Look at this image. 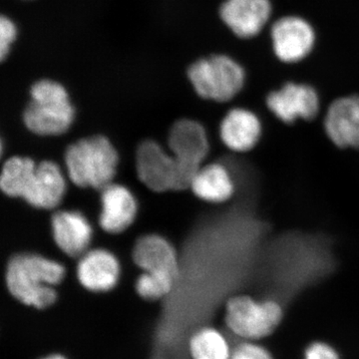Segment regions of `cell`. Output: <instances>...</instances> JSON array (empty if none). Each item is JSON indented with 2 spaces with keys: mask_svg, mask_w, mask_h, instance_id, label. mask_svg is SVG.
<instances>
[{
  "mask_svg": "<svg viewBox=\"0 0 359 359\" xmlns=\"http://www.w3.org/2000/svg\"><path fill=\"white\" fill-rule=\"evenodd\" d=\"M65 275V268L57 262L37 255H18L7 266V287L21 304L44 309L56 302L55 287Z\"/></svg>",
  "mask_w": 359,
  "mask_h": 359,
  "instance_id": "6da1fadb",
  "label": "cell"
},
{
  "mask_svg": "<svg viewBox=\"0 0 359 359\" xmlns=\"http://www.w3.org/2000/svg\"><path fill=\"white\" fill-rule=\"evenodd\" d=\"M65 163L75 185L103 190L112 184L118 155L108 139L94 136L70 145L66 150Z\"/></svg>",
  "mask_w": 359,
  "mask_h": 359,
  "instance_id": "7a4b0ae2",
  "label": "cell"
},
{
  "mask_svg": "<svg viewBox=\"0 0 359 359\" xmlns=\"http://www.w3.org/2000/svg\"><path fill=\"white\" fill-rule=\"evenodd\" d=\"M32 101L25 110L26 127L41 136H55L67 131L74 118L67 91L51 80H40L30 90Z\"/></svg>",
  "mask_w": 359,
  "mask_h": 359,
  "instance_id": "3957f363",
  "label": "cell"
},
{
  "mask_svg": "<svg viewBox=\"0 0 359 359\" xmlns=\"http://www.w3.org/2000/svg\"><path fill=\"white\" fill-rule=\"evenodd\" d=\"M188 76L198 95L217 102L231 100L245 82L244 67L224 54L196 61L189 68Z\"/></svg>",
  "mask_w": 359,
  "mask_h": 359,
  "instance_id": "277c9868",
  "label": "cell"
},
{
  "mask_svg": "<svg viewBox=\"0 0 359 359\" xmlns=\"http://www.w3.org/2000/svg\"><path fill=\"white\" fill-rule=\"evenodd\" d=\"M282 320V306L271 299L257 301L248 295H238L226 302V327L233 334L249 341L269 337Z\"/></svg>",
  "mask_w": 359,
  "mask_h": 359,
  "instance_id": "5b68a950",
  "label": "cell"
},
{
  "mask_svg": "<svg viewBox=\"0 0 359 359\" xmlns=\"http://www.w3.org/2000/svg\"><path fill=\"white\" fill-rule=\"evenodd\" d=\"M136 167L142 183L155 192L190 188L197 173L180 164L154 141H146L139 146Z\"/></svg>",
  "mask_w": 359,
  "mask_h": 359,
  "instance_id": "8992f818",
  "label": "cell"
},
{
  "mask_svg": "<svg viewBox=\"0 0 359 359\" xmlns=\"http://www.w3.org/2000/svg\"><path fill=\"white\" fill-rule=\"evenodd\" d=\"M271 40L276 57L285 65H294L313 52L316 35L313 25L302 16L285 15L271 25Z\"/></svg>",
  "mask_w": 359,
  "mask_h": 359,
  "instance_id": "52a82bcc",
  "label": "cell"
},
{
  "mask_svg": "<svg viewBox=\"0 0 359 359\" xmlns=\"http://www.w3.org/2000/svg\"><path fill=\"white\" fill-rule=\"evenodd\" d=\"M273 14L271 0H224L219 18L236 36L250 39L257 36Z\"/></svg>",
  "mask_w": 359,
  "mask_h": 359,
  "instance_id": "ba28073f",
  "label": "cell"
},
{
  "mask_svg": "<svg viewBox=\"0 0 359 359\" xmlns=\"http://www.w3.org/2000/svg\"><path fill=\"white\" fill-rule=\"evenodd\" d=\"M271 112L285 123L313 119L320 109L318 92L308 84L289 82L266 98Z\"/></svg>",
  "mask_w": 359,
  "mask_h": 359,
  "instance_id": "9c48e42d",
  "label": "cell"
},
{
  "mask_svg": "<svg viewBox=\"0 0 359 359\" xmlns=\"http://www.w3.org/2000/svg\"><path fill=\"white\" fill-rule=\"evenodd\" d=\"M169 146L180 164L196 172L199 171L209 151L204 128L193 120L175 123L169 134Z\"/></svg>",
  "mask_w": 359,
  "mask_h": 359,
  "instance_id": "30bf717a",
  "label": "cell"
},
{
  "mask_svg": "<svg viewBox=\"0 0 359 359\" xmlns=\"http://www.w3.org/2000/svg\"><path fill=\"white\" fill-rule=\"evenodd\" d=\"M325 126L335 145L359 149V96L341 97L332 102Z\"/></svg>",
  "mask_w": 359,
  "mask_h": 359,
  "instance_id": "8fae6325",
  "label": "cell"
},
{
  "mask_svg": "<svg viewBox=\"0 0 359 359\" xmlns=\"http://www.w3.org/2000/svg\"><path fill=\"white\" fill-rule=\"evenodd\" d=\"M77 276L85 289L94 292H108L119 280V263L107 250H91L80 259Z\"/></svg>",
  "mask_w": 359,
  "mask_h": 359,
  "instance_id": "7c38bea8",
  "label": "cell"
},
{
  "mask_svg": "<svg viewBox=\"0 0 359 359\" xmlns=\"http://www.w3.org/2000/svg\"><path fill=\"white\" fill-rule=\"evenodd\" d=\"M54 240L70 257L83 256L91 242L92 229L83 215L77 212H58L52 218Z\"/></svg>",
  "mask_w": 359,
  "mask_h": 359,
  "instance_id": "4fadbf2b",
  "label": "cell"
},
{
  "mask_svg": "<svg viewBox=\"0 0 359 359\" xmlns=\"http://www.w3.org/2000/svg\"><path fill=\"white\" fill-rule=\"evenodd\" d=\"M101 202L100 224L103 230L111 233H122L133 223L137 204L128 189L110 184L103 189Z\"/></svg>",
  "mask_w": 359,
  "mask_h": 359,
  "instance_id": "5bb4252c",
  "label": "cell"
},
{
  "mask_svg": "<svg viewBox=\"0 0 359 359\" xmlns=\"http://www.w3.org/2000/svg\"><path fill=\"white\" fill-rule=\"evenodd\" d=\"M65 187L60 168L50 161H43L37 165L29 189L23 199L40 209H52L62 200Z\"/></svg>",
  "mask_w": 359,
  "mask_h": 359,
  "instance_id": "9a60e30c",
  "label": "cell"
},
{
  "mask_svg": "<svg viewBox=\"0 0 359 359\" xmlns=\"http://www.w3.org/2000/svg\"><path fill=\"white\" fill-rule=\"evenodd\" d=\"M133 257L144 271L178 276L176 252L169 242L159 236L141 238L135 245Z\"/></svg>",
  "mask_w": 359,
  "mask_h": 359,
  "instance_id": "2e32d148",
  "label": "cell"
},
{
  "mask_svg": "<svg viewBox=\"0 0 359 359\" xmlns=\"http://www.w3.org/2000/svg\"><path fill=\"white\" fill-rule=\"evenodd\" d=\"M262 133V125L256 114L237 108L230 111L222 122V140L231 150L245 152L255 147Z\"/></svg>",
  "mask_w": 359,
  "mask_h": 359,
  "instance_id": "e0dca14e",
  "label": "cell"
},
{
  "mask_svg": "<svg viewBox=\"0 0 359 359\" xmlns=\"http://www.w3.org/2000/svg\"><path fill=\"white\" fill-rule=\"evenodd\" d=\"M190 188L200 199L211 203H223L233 196L235 184L226 167L211 164L200 168Z\"/></svg>",
  "mask_w": 359,
  "mask_h": 359,
  "instance_id": "ac0fdd59",
  "label": "cell"
},
{
  "mask_svg": "<svg viewBox=\"0 0 359 359\" xmlns=\"http://www.w3.org/2000/svg\"><path fill=\"white\" fill-rule=\"evenodd\" d=\"M36 167L29 158H11L2 168L0 186L4 193L11 197L25 198Z\"/></svg>",
  "mask_w": 359,
  "mask_h": 359,
  "instance_id": "d6986e66",
  "label": "cell"
},
{
  "mask_svg": "<svg viewBox=\"0 0 359 359\" xmlns=\"http://www.w3.org/2000/svg\"><path fill=\"white\" fill-rule=\"evenodd\" d=\"M192 359H231L230 344L222 332L212 327L198 330L189 342Z\"/></svg>",
  "mask_w": 359,
  "mask_h": 359,
  "instance_id": "ffe728a7",
  "label": "cell"
},
{
  "mask_svg": "<svg viewBox=\"0 0 359 359\" xmlns=\"http://www.w3.org/2000/svg\"><path fill=\"white\" fill-rule=\"evenodd\" d=\"M177 278L166 273L144 271L136 282L138 294L147 301H157L169 294Z\"/></svg>",
  "mask_w": 359,
  "mask_h": 359,
  "instance_id": "44dd1931",
  "label": "cell"
},
{
  "mask_svg": "<svg viewBox=\"0 0 359 359\" xmlns=\"http://www.w3.org/2000/svg\"><path fill=\"white\" fill-rule=\"evenodd\" d=\"M231 359H273L268 349L254 344L252 341L245 342L233 349Z\"/></svg>",
  "mask_w": 359,
  "mask_h": 359,
  "instance_id": "7402d4cb",
  "label": "cell"
},
{
  "mask_svg": "<svg viewBox=\"0 0 359 359\" xmlns=\"http://www.w3.org/2000/svg\"><path fill=\"white\" fill-rule=\"evenodd\" d=\"M18 29L13 22L6 16L2 15L0 18V58L4 60L9 53L11 44L15 40Z\"/></svg>",
  "mask_w": 359,
  "mask_h": 359,
  "instance_id": "603a6c76",
  "label": "cell"
},
{
  "mask_svg": "<svg viewBox=\"0 0 359 359\" xmlns=\"http://www.w3.org/2000/svg\"><path fill=\"white\" fill-rule=\"evenodd\" d=\"M304 359H340L334 347L325 342H313L304 353Z\"/></svg>",
  "mask_w": 359,
  "mask_h": 359,
  "instance_id": "cb8c5ba5",
  "label": "cell"
},
{
  "mask_svg": "<svg viewBox=\"0 0 359 359\" xmlns=\"http://www.w3.org/2000/svg\"><path fill=\"white\" fill-rule=\"evenodd\" d=\"M43 359H66V358H63V356L58 355V354H54V355L47 356V358H45Z\"/></svg>",
  "mask_w": 359,
  "mask_h": 359,
  "instance_id": "d4e9b609",
  "label": "cell"
}]
</instances>
